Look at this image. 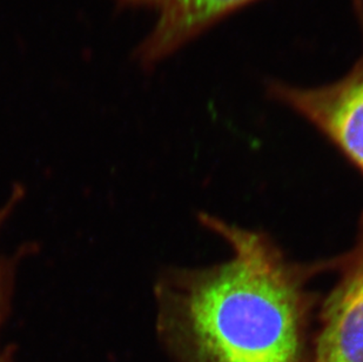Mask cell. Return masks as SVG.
I'll use <instances>...</instances> for the list:
<instances>
[{
	"label": "cell",
	"instance_id": "1",
	"mask_svg": "<svg viewBox=\"0 0 363 362\" xmlns=\"http://www.w3.org/2000/svg\"><path fill=\"white\" fill-rule=\"evenodd\" d=\"M199 219L232 254L157 281V328L173 361L306 362L316 301L307 285L328 263L302 266L264 233L207 213Z\"/></svg>",
	"mask_w": 363,
	"mask_h": 362
},
{
	"label": "cell",
	"instance_id": "2",
	"mask_svg": "<svg viewBox=\"0 0 363 362\" xmlns=\"http://www.w3.org/2000/svg\"><path fill=\"white\" fill-rule=\"evenodd\" d=\"M354 5L363 26L362 11ZM267 91L315 127L363 175V53L335 82L303 87L272 80Z\"/></svg>",
	"mask_w": 363,
	"mask_h": 362
},
{
	"label": "cell",
	"instance_id": "3",
	"mask_svg": "<svg viewBox=\"0 0 363 362\" xmlns=\"http://www.w3.org/2000/svg\"><path fill=\"white\" fill-rule=\"evenodd\" d=\"M333 263L339 277L320 306L308 362H363V218L353 248Z\"/></svg>",
	"mask_w": 363,
	"mask_h": 362
},
{
	"label": "cell",
	"instance_id": "4",
	"mask_svg": "<svg viewBox=\"0 0 363 362\" xmlns=\"http://www.w3.org/2000/svg\"><path fill=\"white\" fill-rule=\"evenodd\" d=\"M121 6L147 7L157 13L152 31L138 48L139 62L155 66L214 25L257 0H117Z\"/></svg>",
	"mask_w": 363,
	"mask_h": 362
},
{
	"label": "cell",
	"instance_id": "5",
	"mask_svg": "<svg viewBox=\"0 0 363 362\" xmlns=\"http://www.w3.org/2000/svg\"><path fill=\"white\" fill-rule=\"evenodd\" d=\"M4 322H5V320H3V319L0 318V331H1V327H3ZM0 362H6L5 360H4V356L1 354V352H0Z\"/></svg>",
	"mask_w": 363,
	"mask_h": 362
}]
</instances>
